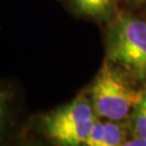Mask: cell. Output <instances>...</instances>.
<instances>
[{
    "label": "cell",
    "instance_id": "cell-6",
    "mask_svg": "<svg viewBox=\"0 0 146 146\" xmlns=\"http://www.w3.org/2000/svg\"><path fill=\"white\" fill-rule=\"evenodd\" d=\"M81 13L98 20H106L113 15L116 0H73Z\"/></svg>",
    "mask_w": 146,
    "mask_h": 146
},
{
    "label": "cell",
    "instance_id": "cell-10",
    "mask_svg": "<svg viewBox=\"0 0 146 146\" xmlns=\"http://www.w3.org/2000/svg\"><path fill=\"white\" fill-rule=\"evenodd\" d=\"M131 2L135 3V5H141V3H146V0H130Z\"/></svg>",
    "mask_w": 146,
    "mask_h": 146
},
{
    "label": "cell",
    "instance_id": "cell-5",
    "mask_svg": "<svg viewBox=\"0 0 146 146\" xmlns=\"http://www.w3.org/2000/svg\"><path fill=\"white\" fill-rule=\"evenodd\" d=\"M125 133L117 121L96 120L84 146H122Z\"/></svg>",
    "mask_w": 146,
    "mask_h": 146
},
{
    "label": "cell",
    "instance_id": "cell-9",
    "mask_svg": "<svg viewBox=\"0 0 146 146\" xmlns=\"http://www.w3.org/2000/svg\"><path fill=\"white\" fill-rule=\"evenodd\" d=\"M122 146H146V140L139 137V136H135L134 139H132L130 141L125 142Z\"/></svg>",
    "mask_w": 146,
    "mask_h": 146
},
{
    "label": "cell",
    "instance_id": "cell-2",
    "mask_svg": "<svg viewBox=\"0 0 146 146\" xmlns=\"http://www.w3.org/2000/svg\"><path fill=\"white\" fill-rule=\"evenodd\" d=\"M106 60L146 82V22L125 12L116 16L106 34Z\"/></svg>",
    "mask_w": 146,
    "mask_h": 146
},
{
    "label": "cell",
    "instance_id": "cell-4",
    "mask_svg": "<svg viewBox=\"0 0 146 146\" xmlns=\"http://www.w3.org/2000/svg\"><path fill=\"white\" fill-rule=\"evenodd\" d=\"M26 123L14 88L0 82V146H7L15 140L25 131Z\"/></svg>",
    "mask_w": 146,
    "mask_h": 146
},
{
    "label": "cell",
    "instance_id": "cell-1",
    "mask_svg": "<svg viewBox=\"0 0 146 146\" xmlns=\"http://www.w3.org/2000/svg\"><path fill=\"white\" fill-rule=\"evenodd\" d=\"M99 117L87 94L27 119L26 131L50 146H84Z\"/></svg>",
    "mask_w": 146,
    "mask_h": 146
},
{
    "label": "cell",
    "instance_id": "cell-8",
    "mask_svg": "<svg viewBox=\"0 0 146 146\" xmlns=\"http://www.w3.org/2000/svg\"><path fill=\"white\" fill-rule=\"evenodd\" d=\"M7 146H50L48 143L39 139L38 136L31 134V132L25 131L20 134V135L16 137L15 140L9 143Z\"/></svg>",
    "mask_w": 146,
    "mask_h": 146
},
{
    "label": "cell",
    "instance_id": "cell-3",
    "mask_svg": "<svg viewBox=\"0 0 146 146\" xmlns=\"http://www.w3.org/2000/svg\"><path fill=\"white\" fill-rule=\"evenodd\" d=\"M129 76L110 61H105L89 89V99L98 117L119 121L127 118L141 100Z\"/></svg>",
    "mask_w": 146,
    "mask_h": 146
},
{
    "label": "cell",
    "instance_id": "cell-7",
    "mask_svg": "<svg viewBox=\"0 0 146 146\" xmlns=\"http://www.w3.org/2000/svg\"><path fill=\"white\" fill-rule=\"evenodd\" d=\"M133 129L136 136L146 140V88L142 90L141 100L133 110Z\"/></svg>",
    "mask_w": 146,
    "mask_h": 146
}]
</instances>
